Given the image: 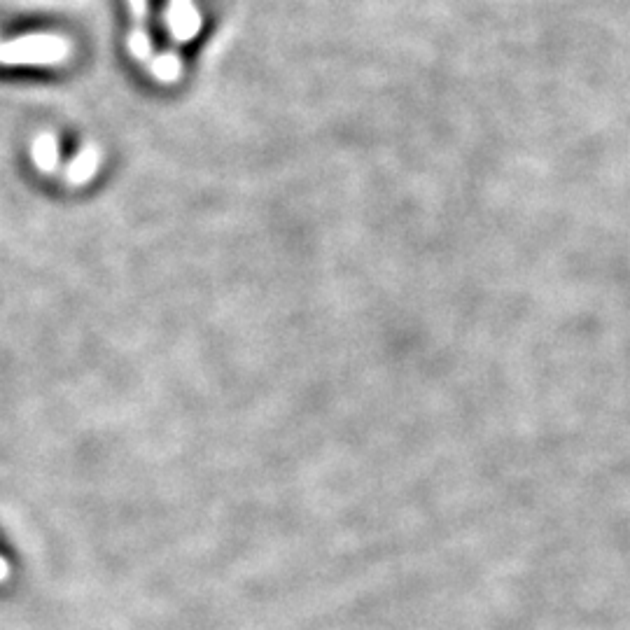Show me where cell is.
I'll list each match as a JSON object with an SVG mask.
<instances>
[{"mask_svg":"<svg viewBox=\"0 0 630 630\" xmlns=\"http://www.w3.org/2000/svg\"><path fill=\"white\" fill-rule=\"evenodd\" d=\"M68 54V40L52 33H31L0 42L3 66H56L66 61Z\"/></svg>","mask_w":630,"mask_h":630,"instance_id":"obj_1","label":"cell"},{"mask_svg":"<svg viewBox=\"0 0 630 630\" xmlns=\"http://www.w3.org/2000/svg\"><path fill=\"white\" fill-rule=\"evenodd\" d=\"M7 574H10V567H7V563L3 558H0V584L7 579Z\"/></svg>","mask_w":630,"mask_h":630,"instance_id":"obj_4","label":"cell"},{"mask_svg":"<svg viewBox=\"0 0 630 630\" xmlns=\"http://www.w3.org/2000/svg\"><path fill=\"white\" fill-rule=\"evenodd\" d=\"M33 161L38 166V171L42 173H52L59 166V140H56L54 133H40L38 138L33 140Z\"/></svg>","mask_w":630,"mask_h":630,"instance_id":"obj_2","label":"cell"},{"mask_svg":"<svg viewBox=\"0 0 630 630\" xmlns=\"http://www.w3.org/2000/svg\"><path fill=\"white\" fill-rule=\"evenodd\" d=\"M129 3H131V7H133V10H136V12H143L145 0H129Z\"/></svg>","mask_w":630,"mask_h":630,"instance_id":"obj_5","label":"cell"},{"mask_svg":"<svg viewBox=\"0 0 630 630\" xmlns=\"http://www.w3.org/2000/svg\"><path fill=\"white\" fill-rule=\"evenodd\" d=\"M96 168H98L96 150H91V147H84V150L68 164L66 180L70 182V185H84V182H89L91 178H94Z\"/></svg>","mask_w":630,"mask_h":630,"instance_id":"obj_3","label":"cell"}]
</instances>
